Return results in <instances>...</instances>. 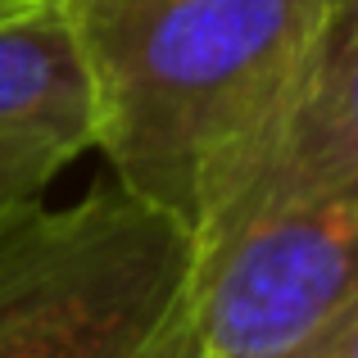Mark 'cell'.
I'll return each mask as SVG.
<instances>
[{
	"label": "cell",
	"mask_w": 358,
	"mask_h": 358,
	"mask_svg": "<svg viewBox=\"0 0 358 358\" xmlns=\"http://www.w3.org/2000/svg\"><path fill=\"white\" fill-rule=\"evenodd\" d=\"M36 5H45V0H0V23L14 18V14H27V9H36Z\"/></svg>",
	"instance_id": "9"
},
{
	"label": "cell",
	"mask_w": 358,
	"mask_h": 358,
	"mask_svg": "<svg viewBox=\"0 0 358 358\" xmlns=\"http://www.w3.org/2000/svg\"><path fill=\"white\" fill-rule=\"evenodd\" d=\"M186 313L209 358H290L358 313V204L295 200L195 241Z\"/></svg>",
	"instance_id": "3"
},
{
	"label": "cell",
	"mask_w": 358,
	"mask_h": 358,
	"mask_svg": "<svg viewBox=\"0 0 358 358\" xmlns=\"http://www.w3.org/2000/svg\"><path fill=\"white\" fill-rule=\"evenodd\" d=\"M114 182L191 236L250 168L304 59L313 0H55Z\"/></svg>",
	"instance_id": "1"
},
{
	"label": "cell",
	"mask_w": 358,
	"mask_h": 358,
	"mask_svg": "<svg viewBox=\"0 0 358 358\" xmlns=\"http://www.w3.org/2000/svg\"><path fill=\"white\" fill-rule=\"evenodd\" d=\"M195 236L122 186L0 231V358H145L182 308Z\"/></svg>",
	"instance_id": "2"
},
{
	"label": "cell",
	"mask_w": 358,
	"mask_h": 358,
	"mask_svg": "<svg viewBox=\"0 0 358 358\" xmlns=\"http://www.w3.org/2000/svg\"><path fill=\"white\" fill-rule=\"evenodd\" d=\"M336 358H358V313L350 317V327H345V336H341V354Z\"/></svg>",
	"instance_id": "8"
},
{
	"label": "cell",
	"mask_w": 358,
	"mask_h": 358,
	"mask_svg": "<svg viewBox=\"0 0 358 358\" xmlns=\"http://www.w3.org/2000/svg\"><path fill=\"white\" fill-rule=\"evenodd\" d=\"M345 327H350V322L331 327V331H327V336H317L313 345H304V350H295L290 358H336V354H341V336H345Z\"/></svg>",
	"instance_id": "7"
},
{
	"label": "cell",
	"mask_w": 358,
	"mask_h": 358,
	"mask_svg": "<svg viewBox=\"0 0 358 358\" xmlns=\"http://www.w3.org/2000/svg\"><path fill=\"white\" fill-rule=\"evenodd\" d=\"M295 200L358 204V0H313L295 82L259 155L195 241Z\"/></svg>",
	"instance_id": "4"
},
{
	"label": "cell",
	"mask_w": 358,
	"mask_h": 358,
	"mask_svg": "<svg viewBox=\"0 0 358 358\" xmlns=\"http://www.w3.org/2000/svg\"><path fill=\"white\" fill-rule=\"evenodd\" d=\"M145 358H209V350L200 345V336H195V327H191L186 299H182V308H177V313L168 317L164 331L155 336V345L145 350Z\"/></svg>",
	"instance_id": "6"
},
{
	"label": "cell",
	"mask_w": 358,
	"mask_h": 358,
	"mask_svg": "<svg viewBox=\"0 0 358 358\" xmlns=\"http://www.w3.org/2000/svg\"><path fill=\"white\" fill-rule=\"evenodd\" d=\"M96 145L91 82L55 0L0 23V231L45 209L50 182Z\"/></svg>",
	"instance_id": "5"
}]
</instances>
